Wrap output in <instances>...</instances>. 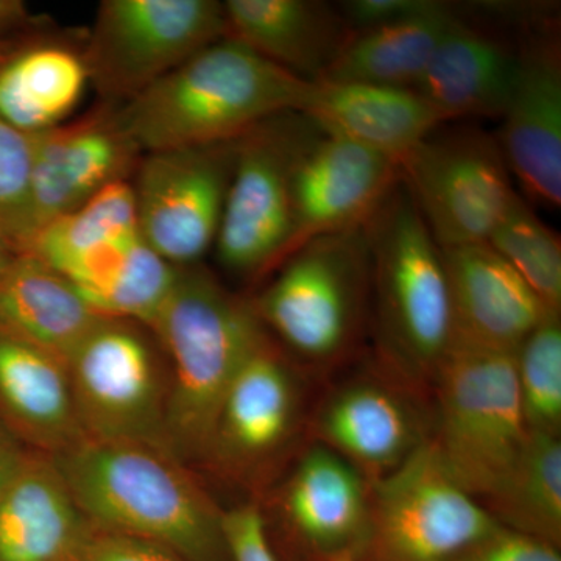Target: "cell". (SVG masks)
I'll return each mask as SVG.
<instances>
[{"mask_svg":"<svg viewBox=\"0 0 561 561\" xmlns=\"http://www.w3.org/2000/svg\"><path fill=\"white\" fill-rule=\"evenodd\" d=\"M22 11L21 2H13V0H0V24L16 20Z\"/></svg>","mask_w":561,"mask_h":561,"instance_id":"cell-39","label":"cell"},{"mask_svg":"<svg viewBox=\"0 0 561 561\" xmlns=\"http://www.w3.org/2000/svg\"><path fill=\"white\" fill-rule=\"evenodd\" d=\"M140 238L131 183L119 180L79 209L39 228L22 253L35 254L83 294L101 283Z\"/></svg>","mask_w":561,"mask_h":561,"instance_id":"cell-23","label":"cell"},{"mask_svg":"<svg viewBox=\"0 0 561 561\" xmlns=\"http://www.w3.org/2000/svg\"><path fill=\"white\" fill-rule=\"evenodd\" d=\"M91 530L51 457L31 451L0 497V561H80Z\"/></svg>","mask_w":561,"mask_h":561,"instance_id":"cell-21","label":"cell"},{"mask_svg":"<svg viewBox=\"0 0 561 561\" xmlns=\"http://www.w3.org/2000/svg\"><path fill=\"white\" fill-rule=\"evenodd\" d=\"M228 36L305 81L324 76L348 39L339 7L317 0H228Z\"/></svg>","mask_w":561,"mask_h":561,"instance_id":"cell-22","label":"cell"},{"mask_svg":"<svg viewBox=\"0 0 561 561\" xmlns=\"http://www.w3.org/2000/svg\"><path fill=\"white\" fill-rule=\"evenodd\" d=\"M295 531L323 552H343L367 540L370 494L359 470L319 446L302 457L283 500Z\"/></svg>","mask_w":561,"mask_h":561,"instance_id":"cell-24","label":"cell"},{"mask_svg":"<svg viewBox=\"0 0 561 561\" xmlns=\"http://www.w3.org/2000/svg\"><path fill=\"white\" fill-rule=\"evenodd\" d=\"M298 113L398 165L448 122L416 91L350 81H309Z\"/></svg>","mask_w":561,"mask_h":561,"instance_id":"cell-18","label":"cell"},{"mask_svg":"<svg viewBox=\"0 0 561 561\" xmlns=\"http://www.w3.org/2000/svg\"><path fill=\"white\" fill-rule=\"evenodd\" d=\"M319 133L305 114L289 111L262 122L238 140L214 245L228 272L256 276L289 256L295 165Z\"/></svg>","mask_w":561,"mask_h":561,"instance_id":"cell-8","label":"cell"},{"mask_svg":"<svg viewBox=\"0 0 561 561\" xmlns=\"http://www.w3.org/2000/svg\"><path fill=\"white\" fill-rule=\"evenodd\" d=\"M18 251L14 249L13 243L7 238L5 232L0 228V273L5 271L11 264V261L16 256Z\"/></svg>","mask_w":561,"mask_h":561,"instance_id":"cell-38","label":"cell"},{"mask_svg":"<svg viewBox=\"0 0 561 561\" xmlns=\"http://www.w3.org/2000/svg\"><path fill=\"white\" fill-rule=\"evenodd\" d=\"M442 254L456 341L516 353L530 332L556 313L490 243L446 249Z\"/></svg>","mask_w":561,"mask_h":561,"instance_id":"cell-17","label":"cell"},{"mask_svg":"<svg viewBox=\"0 0 561 561\" xmlns=\"http://www.w3.org/2000/svg\"><path fill=\"white\" fill-rule=\"evenodd\" d=\"M522 68V46L457 18L415 91L448 121L504 116Z\"/></svg>","mask_w":561,"mask_h":561,"instance_id":"cell-20","label":"cell"},{"mask_svg":"<svg viewBox=\"0 0 561 561\" xmlns=\"http://www.w3.org/2000/svg\"><path fill=\"white\" fill-rule=\"evenodd\" d=\"M32 136L36 231L79 209L110 184L125 180L140 154L122 130L116 113L57 125Z\"/></svg>","mask_w":561,"mask_h":561,"instance_id":"cell-16","label":"cell"},{"mask_svg":"<svg viewBox=\"0 0 561 561\" xmlns=\"http://www.w3.org/2000/svg\"><path fill=\"white\" fill-rule=\"evenodd\" d=\"M31 451L32 449H28L27 446L0 421V497L3 496V493L10 489L11 483H13L16 476L20 474Z\"/></svg>","mask_w":561,"mask_h":561,"instance_id":"cell-37","label":"cell"},{"mask_svg":"<svg viewBox=\"0 0 561 561\" xmlns=\"http://www.w3.org/2000/svg\"><path fill=\"white\" fill-rule=\"evenodd\" d=\"M101 317L35 254L18 253L0 273V330L65 362Z\"/></svg>","mask_w":561,"mask_h":561,"instance_id":"cell-25","label":"cell"},{"mask_svg":"<svg viewBox=\"0 0 561 561\" xmlns=\"http://www.w3.org/2000/svg\"><path fill=\"white\" fill-rule=\"evenodd\" d=\"M80 561H186L172 549L92 527Z\"/></svg>","mask_w":561,"mask_h":561,"instance_id":"cell-36","label":"cell"},{"mask_svg":"<svg viewBox=\"0 0 561 561\" xmlns=\"http://www.w3.org/2000/svg\"><path fill=\"white\" fill-rule=\"evenodd\" d=\"M435 379L440 401L435 448L456 482L476 500L486 501L529 437L515 353L453 339Z\"/></svg>","mask_w":561,"mask_h":561,"instance_id":"cell-5","label":"cell"},{"mask_svg":"<svg viewBox=\"0 0 561 561\" xmlns=\"http://www.w3.org/2000/svg\"><path fill=\"white\" fill-rule=\"evenodd\" d=\"M457 18L453 7L446 5L412 20L351 32L320 80L415 91L432 55Z\"/></svg>","mask_w":561,"mask_h":561,"instance_id":"cell-27","label":"cell"},{"mask_svg":"<svg viewBox=\"0 0 561 561\" xmlns=\"http://www.w3.org/2000/svg\"><path fill=\"white\" fill-rule=\"evenodd\" d=\"M169 367L168 440L176 459L203 461L232 379L265 337L253 305L205 268H179L149 324Z\"/></svg>","mask_w":561,"mask_h":561,"instance_id":"cell-3","label":"cell"},{"mask_svg":"<svg viewBox=\"0 0 561 561\" xmlns=\"http://www.w3.org/2000/svg\"><path fill=\"white\" fill-rule=\"evenodd\" d=\"M501 524L456 482L434 442L373 483L367 541L381 561H451Z\"/></svg>","mask_w":561,"mask_h":561,"instance_id":"cell-9","label":"cell"},{"mask_svg":"<svg viewBox=\"0 0 561 561\" xmlns=\"http://www.w3.org/2000/svg\"><path fill=\"white\" fill-rule=\"evenodd\" d=\"M276 278L253 302L295 354L313 362L341 356L356 337L370 289L365 227L312 239L283 261Z\"/></svg>","mask_w":561,"mask_h":561,"instance_id":"cell-6","label":"cell"},{"mask_svg":"<svg viewBox=\"0 0 561 561\" xmlns=\"http://www.w3.org/2000/svg\"><path fill=\"white\" fill-rule=\"evenodd\" d=\"M451 561H561L549 542L500 526Z\"/></svg>","mask_w":561,"mask_h":561,"instance_id":"cell-33","label":"cell"},{"mask_svg":"<svg viewBox=\"0 0 561 561\" xmlns=\"http://www.w3.org/2000/svg\"><path fill=\"white\" fill-rule=\"evenodd\" d=\"M298 409L294 373L265 337L232 379L203 461L234 476L256 470L289 440Z\"/></svg>","mask_w":561,"mask_h":561,"instance_id":"cell-14","label":"cell"},{"mask_svg":"<svg viewBox=\"0 0 561 561\" xmlns=\"http://www.w3.org/2000/svg\"><path fill=\"white\" fill-rule=\"evenodd\" d=\"M0 421L28 449L50 457L87 438L66 362L2 330Z\"/></svg>","mask_w":561,"mask_h":561,"instance_id":"cell-19","label":"cell"},{"mask_svg":"<svg viewBox=\"0 0 561 561\" xmlns=\"http://www.w3.org/2000/svg\"><path fill=\"white\" fill-rule=\"evenodd\" d=\"M227 35L217 0H105L83 60L102 95L128 102Z\"/></svg>","mask_w":561,"mask_h":561,"instance_id":"cell-11","label":"cell"},{"mask_svg":"<svg viewBox=\"0 0 561 561\" xmlns=\"http://www.w3.org/2000/svg\"><path fill=\"white\" fill-rule=\"evenodd\" d=\"M496 136L526 201L561 205V58L552 38L522 46V68Z\"/></svg>","mask_w":561,"mask_h":561,"instance_id":"cell-15","label":"cell"},{"mask_svg":"<svg viewBox=\"0 0 561 561\" xmlns=\"http://www.w3.org/2000/svg\"><path fill=\"white\" fill-rule=\"evenodd\" d=\"M224 531L231 561H276L264 518L254 505L225 513Z\"/></svg>","mask_w":561,"mask_h":561,"instance_id":"cell-35","label":"cell"},{"mask_svg":"<svg viewBox=\"0 0 561 561\" xmlns=\"http://www.w3.org/2000/svg\"><path fill=\"white\" fill-rule=\"evenodd\" d=\"M400 179L442 250L489 242L518 195L497 139L471 127L432 133Z\"/></svg>","mask_w":561,"mask_h":561,"instance_id":"cell-10","label":"cell"},{"mask_svg":"<svg viewBox=\"0 0 561 561\" xmlns=\"http://www.w3.org/2000/svg\"><path fill=\"white\" fill-rule=\"evenodd\" d=\"M308 84L227 35L125 102L116 117L140 154L217 146L300 110Z\"/></svg>","mask_w":561,"mask_h":561,"instance_id":"cell-2","label":"cell"},{"mask_svg":"<svg viewBox=\"0 0 561 561\" xmlns=\"http://www.w3.org/2000/svg\"><path fill=\"white\" fill-rule=\"evenodd\" d=\"M400 180L397 162L320 130L295 165L290 254L321 236L365 227Z\"/></svg>","mask_w":561,"mask_h":561,"instance_id":"cell-13","label":"cell"},{"mask_svg":"<svg viewBox=\"0 0 561 561\" xmlns=\"http://www.w3.org/2000/svg\"><path fill=\"white\" fill-rule=\"evenodd\" d=\"M501 526L559 545L561 537V443L559 435L529 432L518 460L486 500Z\"/></svg>","mask_w":561,"mask_h":561,"instance_id":"cell-29","label":"cell"},{"mask_svg":"<svg viewBox=\"0 0 561 561\" xmlns=\"http://www.w3.org/2000/svg\"><path fill=\"white\" fill-rule=\"evenodd\" d=\"M66 365L87 438L139 443L172 454L168 360L149 328L101 317Z\"/></svg>","mask_w":561,"mask_h":561,"instance_id":"cell-7","label":"cell"},{"mask_svg":"<svg viewBox=\"0 0 561 561\" xmlns=\"http://www.w3.org/2000/svg\"><path fill=\"white\" fill-rule=\"evenodd\" d=\"M516 381L527 431L560 434L561 324L551 313L515 353Z\"/></svg>","mask_w":561,"mask_h":561,"instance_id":"cell-31","label":"cell"},{"mask_svg":"<svg viewBox=\"0 0 561 561\" xmlns=\"http://www.w3.org/2000/svg\"><path fill=\"white\" fill-rule=\"evenodd\" d=\"M446 5L448 3L440 0H350L343 2L339 10L351 32H356L412 20L445 9Z\"/></svg>","mask_w":561,"mask_h":561,"instance_id":"cell-34","label":"cell"},{"mask_svg":"<svg viewBox=\"0 0 561 561\" xmlns=\"http://www.w3.org/2000/svg\"><path fill=\"white\" fill-rule=\"evenodd\" d=\"M51 460L94 529L157 542L186 561L230 557L225 513L172 454L84 438Z\"/></svg>","mask_w":561,"mask_h":561,"instance_id":"cell-1","label":"cell"},{"mask_svg":"<svg viewBox=\"0 0 561 561\" xmlns=\"http://www.w3.org/2000/svg\"><path fill=\"white\" fill-rule=\"evenodd\" d=\"M365 230L382 350L408 375L435 378L453 339L448 276L401 180Z\"/></svg>","mask_w":561,"mask_h":561,"instance_id":"cell-4","label":"cell"},{"mask_svg":"<svg viewBox=\"0 0 561 561\" xmlns=\"http://www.w3.org/2000/svg\"><path fill=\"white\" fill-rule=\"evenodd\" d=\"M238 140L144 153L131 183L139 231L173 267L197 265L216 245Z\"/></svg>","mask_w":561,"mask_h":561,"instance_id":"cell-12","label":"cell"},{"mask_svg":"<svg viewBox=\"0 0 561 561\" xmlns=\"http://www.w3.org/2000/svg\"><path fill=\"white\" fill-rule=\"evenodd\" d=\"M319 431L332 451L376 479L394 470L421 443L401 398L367 382L335 393L321 411Z\"/></svg>","mask_w":561,"mask_h":561,"instance_id":"cell-26","label":"cell"},{"mask_svg":"<svg viewBox=\"0 0 561 561\" xmlns=\"http://www.w3.org/2000/svg\"><path fill=\"white\" fill-rule=\"evenodd\" d=\"M88 81L83 55L58 44L28 47L0 68V117L28 135L50 130L79 105Z\"/></svg>","mask_w":561,"mask_h":561,"instance_id":"cell-28","label":"cell"},{"mask_svg":"<svg viewBox=\"0 0 561 561\" xmlns=\"http://www.w3.org/2000/svg\"><path fill=\"white\" fill-rule=\"evenodd\" d=\"M486 243L529 284L549 311L560 313V236L540 219L526 198L516 195Z\"/></svg>","mask_w":561,"mask_h":561,"instance_id":"cell-30","label":"cell"},{"mask_svg":"<svg viewBox=\"0 0 561 561\" xmlns=\"http://www.w3.org/2000/svg\"><path fill=\"white\" fill-rule=\"evenodd\" d=\"M33 136L0 117V228L18 253L31 245L36 227L32 209Z\"/></svg>","mask_w":561,"mask_h":561,"instance_id":"cell-32","label":"cell"},{"mask_svg":"<svg viewBox=\"0 0 561 561\" xmlns=\"http://www.w3.org/2000/svg\"><path fill=\"white\" fill-rule=\"evenodd\" d=\"M330 561H356L353 559H350V557H339V559L330 560Z\"/></svg>","mask_w":561,"mask_h":561,"instance_id":"cell-40","label":"cell"}]
</instances>
